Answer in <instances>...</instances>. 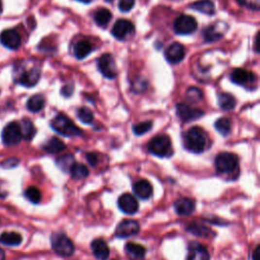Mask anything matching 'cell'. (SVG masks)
Masks as SVG:
<instances>
[{"mask_svg": "<svg viewBox=\"0 0 260 260\" xmlns=\"http://www.w3.org/2000/svg\"><path fill=\"white\" fill-rule=\"evenodd\" d=\"M219 106L224 110V111H231L235 108L236 106V101L235 98L227 93L221 94L219 97Z\"/></svg>", "mask_w": 260, "mask_h": 260, "instance_id": "cell-30", "label": "cell"}, {"mask_svg": "<svg viewBox=\"0 0 260 260\" xmlns=\"http://www.w3.org/2000/svg\"><path fill=\"white\" fill-rule=\"evenodd\" d=\"M87 162L89 163L90 166L96 167L97 164H98V156L96 154H93V153L87 154Z\"/></svg>", "mask_w": 260, "mask_h": 260, "instance_id": "cell-41", "label": "cell"}, {"mask_svg": "<svg viewBox=\"0 0 260 260\" xmlns=\"http://www.w3.org/2000/svg\"><path fill=\"white\" fill-rule=\"evenodd\" d=\"M112 15L110 13V10L106 9V8H100L96 11L95 14V21L96 24L100 27H105L109 24V21L111 20Z\"/></svg>", "mask_w": 260, "mask_h": 260, "instance_id": "cell-28", "label": "cell"}, {"mask_svg": "<svg viewBox=\"0 0 260 260\" xmlns=\"http://www.w3.org/2000/svg\"><path fill=\"white\" fill-rule=\"evenodd\" d=\"M65 144L57 138H52L43 145V150L49 154H58L65 150Z\"/></svg>", "mask_w": 260, "mask_h": 260, "instance_id": "cell-23", "label": "cell"}, {"mask_svg": "<svg viewBox=\"0 0 260 260\" xmlns=\"http://www.w3.org/2000/svg\"><path fill=\"white\" fill-rule=\"evenodd\" d=\"M259 249H260V247H259V246H257V247L255 248V250H254V252H253V254H252V260H259V258H260V252H259Z\"/></svg>", "mask_w": 260, "mask_h": 260, "instance_id": "cell-44", "label": "cell"}, {"mask_svg": "<svg viewBox=\"0 0 260 260\" xmlns=\"http://www.w3.org/2000/svg\"><path fill=\"white\" fill-rule=\"evenodd\" d=\"M73 92V86L72 85H69V86H65L62 90H61V93L65 96V97H70V95L72 94Z\"/></svg>", "mask_w": 260, "mask_h": 260, "instance_id": "cell-42", "label": "cell"}, {"mask_svg": "<svg viewBox=\"0 0 260 260\" xmlns=\"http://www.w3.org/2000/svg\"><path fill=\"white\" fill-rule=\"evenodd\" d=\"M177 115L182 121L190 122V121L199 119L201 116H203V112L198 109H192L186 104H178Z\"/></svg>", "mask_w": 260, "mask_h": 260, "instance_id": "cell-13", "label": "cell"}, {"mask_svg": "<svg viewBox=\"0 0 260 260\" xmlns=\"http://www.w3.org/2000/svg\"><path fill=\"white\" fill-rule=\"evenodd\" d=\"M77 117L80 118V120L82 122H84L85 124H89L92 123L94 120V114L93 112L90 111L89 109H87V107H83L80 110L77 111Z\"/></svg>", "mask_w": 260, "mask_h": 260, "instance_id": "cell-36", "label": "cell"}, {"mask_svg": "<svg viewBox=\"0 0 260 260\" xmlns=\"http://www.w3.org/2000/svg\"><path fill=\"white\" fill-rule=\"evenodd\" d=\"M134 33V25L127 19H119L112 29V35L118 40H123Z\"/></svg>", "mask_w": 260, "mask_h": 260, "instance_id": "cell-10", "label": "cell"}, {"mask_svg": "<svg viewBox=\"0 0 260 260\" xmlns=\"http://www.w3.org/2000/svg\"><path fill=\"white\" fill-rule=\"evenodd\" d=\"M92 52V45L87 41L78 42L74 46V55L77 59H84Z\"/></svg>", "mask_w": 260, "mask_h": 260, "instance_id": "cell-26", "label": "cell"}, {"mask_svg": "<svg viewBox=\"0 0 260 260\" xmlns=\"http://www.w3.org/2000/svg\"><path fill=\"white\" fill-rule=\"evenodd\" d=\"M174 208L179 216H189V214H191L194 211L195 205H194V201L192 199L182 197L176 200Z\"/></svg>", "mask_w": 260, "mask_h": 260, "instance_id": "cell-18", "label": "cell"}, {"mask_svg": "<svg viewBox=\"0 0 260 260\" xmlns=\"http://www.w3.org/2000/svg\"><path fill=\"white\" fill-rule=\"evenodd\" d=\"M187 260H209V253L199 243H191L188 248Z\"/></svg>", "mask_w": 260, "mask_h": 260, "instance_id": "cell-16", "label": "cell"}, {"mask_svg": "<svg viewBox=\"0 0 260 260\" xmlns=\"http://www.w3.org/2000/svg\"><path fill=\"white\" fill-rule=\"evenodd\" d=\"M185 148L194 154H200L206 150L207 139L203 130L199 127H192L185 134Z\"/></svg>", "mask_w": 260, "mask_h": 260, "instance_id": "cell-1", "label": "cell"}, {"mask_svg": "<svg viewBox=\"0 0 260 260\" xmlns=\"http://www.w3.org/2000/svg\"><path fill=\"white\" fill-rule=\"evenodd\" d=\"M216 169L221 174L231 173L238 167V157L231 153H222L216 157Z\"/></svg>", "mask_w": 260, "mask_h": 260, "instance_id": "cell-5", "label": "cell"}, {"mask_svg": "<svg viewBox=\"0 0 260 260\" xmlns=\"http://www.w3.org/2000/svg\"><path fill=\"white\" fill-rule=\"evenodd\" d=\"M5 259V254H4V251L0 248V260H4Z\"/></svg>", "mask_w": 260, "mask_h": 260, "instance_id": "cell-45", "label": "cell"}, {"mask_svg": "<svg viewBox=\"0 0 260 260\" xmlns=\"http://www.w3.org/2000/svg\"><path fill=\"white\" fill-rule=\"evenodd\" d=\"M0 42L4 47L10 50H17L21 44L19 34L15 30H5L0 34Z\"/></svg>", "mask_w": 260, "mask_h": 260, "instance_id": "cell-11", "label": "cell"}, {"mask_svg": "<svg viewBox=\"0 0 260 260\" xmlns=\"http://www.w3.org/2000/svg\"><path fill=\"white\" fill-rule=\"evenodd\" d=\"M254 76L255 75L251 72H248L245 69H235L231 73V81L236 85L245 86L249 82H252V80H255V78H253Z\"/></svg>", "mask_w": 260, "mask_h": 260, "instance_id": "cell-20", "label": "cell"}, {"mask_svg": "<svg viewBox=\"0 0 260 260\" xmlns=\"http://www.w3.org/2000/svg\"><path fill=\"white\" fill-rule=\"evenodd\" d=\"M25 196L29 201H31L32 203H35V205L39 203L41 201V199H42V195H41L40 190L35 186L29 187L25 191Z\"/></svg>", "mask_w": 260, "mask_h": 260, "instance_id": "cell-34", "label": "cell"}, {"mask_svg": "<svg viewBox=\"0 0 260 260\" xmlns=\"http://www.w3.org/2000/svg\"><path fill=\"white\" fill-rule=\"evenodd\" d=\"M133 191L141 199H148L153 194V186L146 180H139L133 185Z\"/></svg>", "mask_w": 260, "mask_h": 260, "instance_id": "cell-19", "label": "cell"}, {"mask_svg": "<svg viewBox=\"0 0 260 260\" xmlns=\"http://www.w3.org/2000/svg\"><path fill=\"white\" fill-rule=\"evenodd\" d=\"M187 230L192 233V234H194L198 237H208L210 234H212V232L208 229L207 227H205V225H199V224H196V223H192L188 225V228Z\"/></svg>", "mask_w": 260, "mask_h": 260, "instance_id": "cell-32", "label": "cell"}, {"mask_svg": "<svg viewBox=\"0 0 260 260\" xmlns=\"http://www.w3.org/2000/svg\"><path fill=\"white\" fill-rule=\"evenodd\" d=\"M98 66L101 73L109 80H113L117 76V69L114 58L111 54H104L98 60Z\"/></svg>", "mask_w": 260, "mask_h": 260, "instance_id": "cell-8", "label": "cell"}, {"mask_svg": "<svg viewBox=\"0 0 260 260\" xmlns=\"http://www.w3.org/2000/svg\"><path fill=\"white\" fill-rule=\"evenodd\" d=\"M125 250L129 256L133 258H139V259L143 258L146 253L145 248L142 245L134 243V242L127 243V245L125 246Z\"/></svg>", "mask_w": 260, "mask_h": 260, "instance_id": "cell-25", "label": "cell"}, {"mask_svg": "<svg viewBox=\"0 0 260 260\" xmlns=\"http://www.w3.org/2000/svg\"><path fill=\"white\" fill-rule=\"evenodd\" d=\"M135 3V0H119V9L122 13L130 11Z\"/></svg>", "mask_w": 260, "mask_h": 260, "instance_id": "cell-40", "label": "cell"}, {"mask_svg": "<svg viewBox=\"0 0 260 260\" xmlns=\"http://www.w3.org/2000/svg\"><path fill=\"white\" fill-rule=\"evenodd\" d=\"M18 164V161L17 159H9L3 163V166L5 168H13L16 167Z\"/></svg>", "mask_w": 260, "mask_h": 260, "instance_id": "cell-43", "label": "cell"}, {"mask_svg": "<svg viewBox=\"0 0 260 260\" xmlns=\"http://www.w3.org/2000/svg\"><path fill=\"white\" fill-rule=\"evenodd\" d=\"M118 207L121 211L127 214H134L139 208L137 198L129 193H125L119 197Z\"/></svg>", "mask_w": 260, "mask_h": 260, "instance_id": "cell-12", "label": "cell"}, {"mask_svg": "<svg viewBox=\"0 0 260 260\" xmlns=\"http://www.w3.org/2000/svg\"><path fill=\"white\" fill-rule=\"evenodd\" d=\"M223 36V34L219 33L217 31V28L212 26V27H208L205 33H203V37H205L206 41L208 42H214V41H218L219 39H221Z\"/></svg>", "mask_w": 260, "mask_h": 260, "instance_id": "cell-35", "label": "cell"}, {"mask_svg": "<svg viewBox=\"0 0 260 260\" xmlns=\"http://www.w3.org/2000/svg\"><path fill=\"white\" fill-rule=\"evenodd\" d=\"M22 139L20 126L17 122H10L2 131V141L5 145H16Z\"/></svg>", "mask_w": 260, "mask_h": 260, "instance_id": "cell-6", "label": "cell"}, {"mask_svg": "<svg viewBox=\"0 0 260 260\" xmlns=\"http://www.w3.org/2000/svg\"><path fill=\"white\" fill-rule=\"evenodd\" d=\"M51 244L55 253L59 256L69 257L74 252V245L72 241L64 234H54L51 238Z\"/></svg>", "mask_w": 260, "mask_h": 260, "instance_id": "cell-3", "label": "cell"}, {"mask_svg": "<svg viewBox=\"0 0 260 260\" xmlns=\"http://www.w3.org/2000/svg\"><path fill=\"white\" fill-rule=\"evenodd\" d=\"M90 248L98 260H107L110 255L108 244L103 239H96L90 244Z\"/></svg>", "mask_w": 260, "mask_h": 260, "instance_id": "cell-17", "label": "cell"}, {"mask_svg": "<svg viewBox=\"0 0 260 260\" xmlns=\"http://www.w3.org/2000/svg\"><path fill=\"white\" fill-rule=\"evenodd\" d=\"M186 97L189 101L193 102V103H197L198 101H200L202 99V93H201L200 89H198L196 87H190L187 90Z\"/></svg>", "mask_w": 260, "mask_h": 260, "instance_id": "cell-38", "label": "cell"}, {"mask_svg": "<svg viewBox=\"0 0 260 260\" xmlns=\"http://www.w3.org/2000/svg\"><path fill=\"white\" fill-rule=\"evenodd\" d=\"M39 80H40V70L38 69H35V67H33V69L29 70L22 71L17 77V82L18 84L28 87L35 86L39 82Z\"/></svg>", "mask_w": 260, "mask_h": 260, "instance_id": "cell-14", "label": "cell"}, {"mask_svg": "<svg viewBox=\"0 0 260 260\" xmlns=\"http://www.w3.org/2000/svg\"><path fill=\"white\" fill-rule=\"evenodd\" d=\"M192 9H195L201 14H206V15H213L214 14V4L210 0H198V1H195L190 5Z\"/></svg>", "mask_w": 260, "mask_h": 260, "instance_id": "cell-22", "label": "cell"}, {"mask_svg": "<svg viewBox=\"0 0 260 260\" xmlns=\"http://www.w3.org/2000/svg\"><path fill=\"white\" fill-rule=\"evenodd\" d=\"M2 11V2H1V0H0V13H1Z\"/></svg>", "mask_w": 260, "mask_h": 260, "instance_id": "cell-47", "label": "cell"}, {"mask_svg": "<svg viewBox=\"0 0 260 260\" xmlns=\"http://www.w3.org/2000/svg\"><path fill=\"white\" fill-rule=\"evenodd\" d=\"M214 126L223 137H227L231 131V121L228 118H220L214 124Z\"/></svg>", "mask_w": 260, "mask_h": 260, "instance_id": "cell-33", "label": "cell"}, {"mask_svg": "<svg viewBox=\"0 0 260 260\" xmlns=\"http://www.w3.org/2000/svg\"><path fill=\"white\" fill-rule=\"evenodd\" d=\"M20 130H21V135L22 139H25L26 140L30 141L33 139V138L35 137L36 129L34 124L32 123L31 120L29 119H24L20 122Z\"/></svg>", "mask_w": 260, "mask_h": 260, "instance_id": "cell-24", "label": "cell"}, {"mask_svg": "<svg viewBox=\"0 0 260 260\" xmlns=\"http://www.w3.org/2000/svg\"><path fill=\"white\" fill-rule=\"evenodd\" d=\"M70 174L73 179H85L88 176V170L85 165L74 163L70 169Z\"/></svg>", "mask_w": 260, "mask_h": 260, "instance_id": "cell-31", "label": "cell"}, {"mask_svg": "<svg viewBox=\"0 0 260 260\" xmlns=\"http://www.w3.org/2000/svg\"><path fill=\"white\" fill-rule=\"evenodd\" d=\"M45 106V99L41 95H35L29 99L27 103V108L34 113L41 111Z\"/></svg>", "mask_w": 260, "mask_h": 260, "instance_id": "cell-29", "label": "cell"}, {"mask_svg": "<svg viewBox=\"0 0 260 260\" xmlns=\"http://www.w3.org/2000/svg\"><path fill=\"white\" fill-rule=\"evenodd\" d=\"M153 127V122L152 121H144L140 122L139 124H135L133 126V132L137 135H142L146 132H149Z\"/></svg>", "mask_w": 260, "mask_h": 260, "instance_id": "cell-37", "label": "cell"}, {"mask_svg": "<svg viewBox=\"0 0 260 260\" xmlns=\"http://www.w3.org/2000/svg\"><path fill=\"white\" fill-rule=\"evenodd\" d=\"M165 57L170 63H178L185 57V48L180 43H174L167 49Z\"/></svg>", "mask_w": 260, "mask_h": 260, "instance_id": "cell-15", "label": "cell"}, {"mask_svg": "<svg viewBox=\"0 0 260 260\" xmlns=\"http://www.w3.org/2000/svg\"><path fill=\"white\" fill-rule=\"evenodd\" d=\"M197 29V22L191 16H181L174 24V30L178 35H190Z\"/></svg>", "mask_w": 260, "mask_h": 260, "instance_id": "cell-7", "label": "cell"}, {"mask_svg": "<svg viewBox=\"0 0 260 260\" xmlns=\"http://www.w3.org/2000/svg\"><path fill=\"white\" fill-rule=\"evenodd\" d=\"M148 149L150 153L156 156H167L171 154V140L167 135H159V137H156L149 142Z\"/></svg>", "mask_w": 260, "mask_h": 260, "instance_id": "cell-4", "label": "cell"}, {"mask_svg": "<svg viewBox=\"0 0 260 260\" xmlns=\"http://www.w3.org/2000/svg\"><path fill=\"white\" fill-rule=\"evenodd\" d=\"M22 242V237L16 232H5L0 235V243L5 246H18Z\"/></svg>", "mask_w": 260, "mask_h": 260, "instance_id": "cell-21", "label": "cell"}, {"mask_svg": "<svg viewBox=\"0 0 260 260\" xmlns=\"http://www.w3.org/2000/svg\"><path fill=\"white\" fill-rule=\"evenodd\" d=\"M139 232V224L132 220L122 221L116 228L115 236L117 238H129Z\"/></svg>", "mask_w": 260, "mask_h": 260, "instance_id": "cell-9", "label": "cell"}, {"mask_svg": "<svg viewBox=\"0 0 260 260\" xmlns=\"http://www.w3.org/2000/svg\"><path fill=\"white\" fill-rule=\"evenodd\" d=\"M238 3L242 6H245L252 10H259L260 7V0H237Z\"/></svg>", "mask_w": 260, "mask_h": 260, "instance_id": "cell-39", "label": "cell"}, {"mask_svg": "<svg viewBox=\"0 0 260 260\" xmlns=\"http://www.w3.org/2000/svg\"><path fill=\"white\" fill-rule=\"evenodd\" d=\"M74 163V156L70 154L61 156L56 160V164H57L58 168L63 172H70V169Z\"/></svg>", "mask_w": 260, "mask_h": 260, "instance_id": "cell-27", "label": "cell"}, {"mask_svg": "<svg viewBox=\"0 0 260 260\" xmlns=\"http://www.w3.org/2000/svg\"><path fill=\"white\" fill-rule=\"evenodd\" d=\"M77 1L83 2V3H89L90 1H92V0H77Z\"/></svg>", "mask_w": 260, "mask_h": 260, "instance_id": "cell-46", "label": "cell"}, {"mask_svg": "<svg viewBox=\"0 0 260 260\" xmlns=\"http://www.w3.org/2000/svg\"><path fill=\"white\" fill-rule=\"evenodd\" d=\"M52 128L63 137H78L82 135L83 131L74 125V123L64 114L56 115L51 121Z\"/></svg>", "mask_w": 260, "mask_h": 260, "instance_id": "cell-2", "label": "cell"}]
</instances>
